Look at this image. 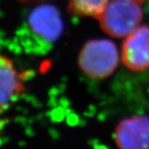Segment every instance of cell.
<instances>
[{
  "instance_id": "8992f818",
  "label": "cell",
  "mask_w": 149,
  "mask_h": 149,
  "mask_svg": "<svg viewBox=\"0 0 149 149\" xmlns=\"http://www.w3.org/2000/svg\"><path fill=\"white\" fill-rule=\"evenodd\" d=\"M24 91L23 76L14 62L0 54V110L9 107Z\"/></svg>"
},
{
  "instance_id": "277c9868",
  "label": "cell",
  "mask_w": 149,
  "mask_h": 149,
  "mask_svg": "<svg viewBox=\"0 0 149 149\" xmlns=\"http://www.w3.org/2000/svg\"><path fill=\"white\" fill-rule=\"evenodd\" d=\"M118 149H149V117L134 115L121 120L114 129Z\"/></svg>"
},
{
  "instance_id": "6da1fadb",
  "label": "cell",
  "mask_w": 149,
  "mask_h": 149,
  "mask_svg": "<svg viewBox=\"0 0 149 149\" xmlns=\"http://www.w3.org/2000/svg\"><path fill=\"white\" fill-rule=\"evenodd\" d=\"M64 22L58 8L50 4H41L28 13L17 28L14 44L28 55H44L49 52L60 38Z\"/></svg>"
},
{
  "instance_id": "3957f363",
  "label": "cell",
  "mask_w": 149,
  "mask_h": 149,
  "mask_svg": "<svg viewBox=\"0 0 149 149\" xmlns=\"http://www.w3.org/2000/svg\"><path fill=\"white\" fill-rule=\"evenodd\" d=\"M140 0H110L98 18L101 28L114 38H126L143 20Z\"/></svg>"
},
{
  "instance_id": "52a82bcc",
  "label": "cell",
  "mask_w": 149,
  "mask_h": 149,
  "mask_svg": "<svg viewBox=\"0 0 149 149\" xmlns=\"http://www.w3.org/2000/svg\"><path fill=\"white\" fill-rule=\"evenodd\" d=\"M110 0H69L70 11L78 16L99 18Z\"/></svg>"
},
{
  "instance_id": "7a4b0ae2",
  "label": "cell",
  "mask_w": 149,
  "mask_h": 149,
  "mask_svg": "<svg viewBox=\"0 0 149 149\" xmlns=\"http://www.w3.org/2000/svg\"><path fill=\"white\" fill-rule=\"evenodd\" d=\"M121 56L116 44L108 39H94L87 41L80 50L78 66L86 77L105 79L115 72Z\"/></svg>"
},
{
  "instance_id": "5b68a950",
  "label": "cell",
  "mask_w": 149,
  "mask_h": 149,
  "mask_svg": "<svg viewBox=\"0 0 149 149\" xmlns=\"http://www.w3.org/2000/svg\"><path fill=\"white\" fill-rule=\"evenodd\" d=\"M120 56L126 68L131 71L149 69V26H138L125 38Z\"/></svg>"
}]
</instances>
